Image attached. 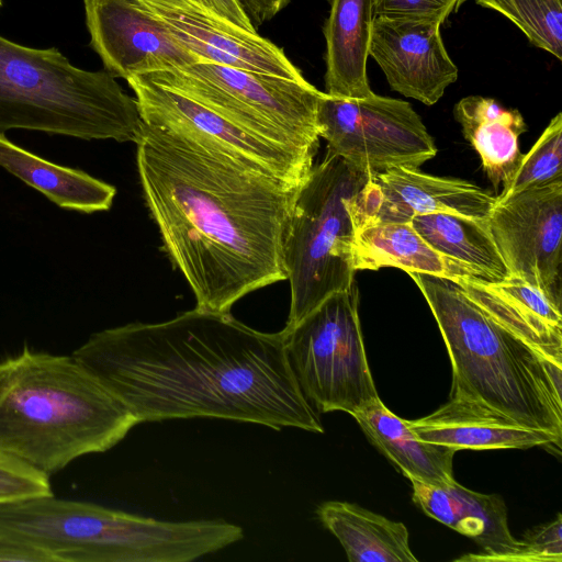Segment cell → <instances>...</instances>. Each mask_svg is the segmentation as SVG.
I'll list each match as a JSON object with an SVG mask.
<instances>
[{"mask_svg":"<svg viewBox=\"0 0 562 562\" xmlns=\"http://www.w3.org/2000/svg\"><path fill=\"white\" fill-rule=\"evenodd\" d=\"M488 225L509 276L561 307L562 179L497 200Z\"/></svg>","mask_w":562,"mask_h":562,"instance_id":"12","label":"cell"},{"mask_svg":"<svg viewBox=\"0 0 562 562\" xmlns=\"http://www.w3.org/2000/svg\"><path fill=\"white\" fill-rule=\"evenodd\" d=\"M424 295L452 367L451 392L562 439V366L494 319L454 281L407 272Z\"/></svg>","mask_w":562,"mask_h":562,"instance_id":"4","label":"cell"},{"mask_svg":"<svg viewBox=\"0 0 562 562\" xmlns=\"http://www.w3.org/2000/svg\"><path fill=\"white\" fill-rule=\"evenodd\" d=\"M140 122L136 99L108 71L83 70L57 48L0 36V135L29 130L124 143L135 142Z\"/></svg>","mask_w":562,"mask_h":562,"instance_id":"6","label":"cell"},{"mask_svg":"<svg viewBox=\"0 0 562 562\" xmlns=\"http://www.w3.org/2000/svg\"><path fill=\"white\" fill-rule=\"evenodd\" d=\"M176 90L240 127L312 160L317 153V104L324 92L306 80L198 61L140 75Z\"/></svg>","mask_w":562,"mask_h":562,"instance_id":"8","label":"cell"},{"mask_svg":"<svg viewBox=\"0 0 562 562\" xmlns=\"http://www.w3.org/2000/svg\"><path fill=\"white\" fill-rule=\"evenodd\" d=\"M509 19L529 42L562 59V0H475Z\"/></svg>","mask_w":562,"mask_h":562,"instance_id":"27","label":"cell"},{"mask_svg":"<svg viewBox=\"0 0 562 562\" xmlns=\"http://www.w3.org/2000/svg\"><path fill=\"white\" fill-rule=\"evenodd\" d=\"M0 536L55 562H190L231 546L235 529L222 519L158 520L53 494L0 503Z\"/></svg>","mask_w":562,"mask_h":562,"instance_id":"5","label":"cell"},{"mask_svg":"<svg viewBox=\"0 0 562 562\" xmlns=\"http://www.w3.org/2000/svg\"><path fill=\"white\" fill-rule=\"evenodd\" d=\"M422 440L458 450L528 449L557 445L553 434L527 428L469 395L450 392L447 403L427 416L406 420Z\"/></svg>","mask_w":562,"mask_h":562,"instance_id":"17","label":"cell"},{"mask_svg":"<svg viewBox=\"0 0 562 562\" xmlns=\"http://www.w3.org/2000/svg\"><path fill=\"white\" fill-rule=\"evenodd\" d=\"M562 518L558 517L530 530L520 540L517 562H561L562 561Z\"/></svg>","mask_w":562,"mask_h":562,"instance_id":"30","label":"cell"},{"mask_svg":"<svg viewBox=\"0 0 562 562\" xmlns=\"http://www.w3.org/2000/svg\"><path fill=\"white\" fill-rule=\"evenodd\" d=\"M1 2H2V0H0V5H1Z\"/></svg>","mask_w":562,"mask_h":562,"instance_id":"35","label":"cell"},{"mask_svg":"<svg viewBox=\"0 0 562 562\" xmlns=\"http://www.w3.org/2000/svg\"><path fill=\"white\" fill-rule=\"evenodd\" d=\"M409 223L435 250L471 267L484 280L502 281L509 276L488 220L430 213L414 216Z\"/></svg>","mask_w":562,"mask_h":562,"instance_id":"25","label":"cell"},{"mask_svg":"<svg viewBox=\"0 0 562 562\" xmlns=\"http://www.w3.org/2000/svg\"><path fill=\"white\" fill-rule=\"evenodd\" d=\"M316 127L328 153L371 176L395 167L419 169L437 154L432 137L408 102L374 92L364 99L324 92Z\"/></svg>","mask_w":562,"mask_h":562,"instance_id":"10","label":"cell"},{"mask_svg":"<svg viewBox=\"0 0 562 562\" xmlns=\"http://www.w3.org/2000/svg\"><path fill=\"white\" fill-rule=\"evenodd\" d=\"M454 282L494 319L562 366L561 307L543 291L514 276L502 281L464 278Z\"/></svg>","mask_w":562,"mask_h":562,"instance_id":"18","label":"cell"},{"mask_svg":"<svg viewBox=\"0 0 562 562\" xmlns=\"http://www.w3.org/2000/svg\"><path fill=\"white\" fill-rule=\"evenodd\" d=\"M233 25L257 33L235 0H191Z\"/></svg>","mask_w":562,"mask_h":562,"instance_id":"33","label":"cell"},{"mask_svg":"<svg viewBox=\"0 0 562 562\" xmlns=\"http://www.w3.org/2000/svg\"><path fill=\"white\" fill-rule=\"evenodd\" d=\"M134 143L145 202L196 308L229 313L286 280L282 239L296 188L143 120Z\"/></svg>","mask_w":562,"mask_h":562,"instance_id":"2","label":"cell"},{"mask_svg":"<svg viewBox=\"0 0 562 562\" xmlns=\"http://www.w3.org/2000/svg\"><path fill=\"white\" fill-rule=\"evenodd\" d=\"M447 487L458 499L460 519L457 531L472 538L484 550L483 554H470L459 560L517 562L520 540L509 531L502 496L471 491L457 481Z\"/></svg>","mask_w":562,"mask_h":562,"instance_id":"26","label":"cell"},{"mask_svg":"<svg viewBox=\"0 0 562 562\" xmlns=\"http://www.w3.org/2000/svg\"><path fill=\"white\" fill-rule=\"evenodd\" d=\"M369 177L326 151L295 189L282 239L291 293L283 330L355 283L352 246L364 221L362 191Z\"/></svg>","mask_w":562,"mask_h":562,"instance_id":"7","label":"cell"},{"mask_svg":"<svg viewBox=\"0 0 562 562\" xmlns=\"http://www.w3.org/2000/svg\"><path fill=\"white\" fill-rule=\"evenodd\" d=\"M352 261L356 271L393 267L406 273H426L452 281L483 279L471 267L435 250L409 222H379L360 227L352 246Z\"/></svg>","mask_w":562,"mask_h":562,"instance_id":"20","label":"cell"},{"mask_svg":"<svg viewBox=\"0 0 562 562\" xmlns=\"http://www.w3.org/2000/svg\"><path fill=\"white\" fill-rule=\"evenodd\" d=\"M201 61L304 81L284 52L257 33L244 31L191 0H138Z\"/></svg>","mask_w":562,"mask_h":562,"instance_id":"15","label":"cell"},{"mask_svg":"<svg viewBox=\"0 0 562 562\" xmlns=\"http://www.w3.org/2000/svg\"><path fill=\"white\" fill-rule=\"evenodd\" d=\"M322 524L340 542L350 562H417L404 524L357 504L329 501L317 508Z\"/></svg>","mask_w":562,"mask_h":562,"instance_id":"24","label":"cell"},{"mask_svg":"<svg viewBox=\"0 0 562 562\" xmlns=\"http://www.w3.org/2000/svg\"><path fill=\"white\" fill-rule=\"evenodd\" d=\"M356 283L333 294L282 333L293 373L308 402L322 413L353 416L379 397L359 318Z\"/></svg>","mask_w":562,"mask_h":562,"instance_id":"9","label":"cell"},{"mask_svg":"<svg viewBox=\"0 0 562 562\" xmlns=\"http://www.w3.org/2000/svg\"><path fill=\"white\" fill-rule=\"evenodd\" d=\"M144 122L168 130L248 170L297 188L313 167L312 159L271 143L194 99L142 76L126 80Z\"/></svg>","mask_w":562,"mask_h":562,"instance_id":"11","label":"cell"},{"mask_svg":"<svg viewBox=\"0 0 562 562\" xmlns=\"http://www.w3.org/2000/svg\"><path fill=\"white\" fill-rule=\"evenodd\" d=\"M0 561L55 562V559L25 541L0 536Z\"/></svg>","mask_w":562,"mask_h":562,"instance_id":"32","label":"cell"},{"mask_svg":"<svg viewBox=\"0 0 562 562\" xmlns=\"http://www.w3.org/2000/svg\"><path fill=\"white\" fill-rule=\"evenodd\" d=\"M562 179V114L558 113L531 149L522 155L497 200Z\"/></svg>","mask_w":562,"mask_h":562,"instance_id":"28","label":"cell"},{"mask_svg":"<svg viewBox=\"0 0 562 562\" xmlns=\"http://www.w3.org/2000/svg\"><path fill=\"white\" fill-rule=\"evenodd\" d=\"M441 21L375 16L369 55L392 90L432 105L458 79L440 34Z\"/></svg>","mask_w":562,"mask_h":562,"instance_id":"14","label":"cell"},{"mask_svg":"<svg viewBox=\"0 0 562 562\" xmlns=\"http://www.w3.org/2000/svg\"><path fill=\"white\" fill-rule=\"evenodd\" d=\"M368 439L407 479L445 487L456 480L452 472L454 449L419 439L406 419L393 414L374 398L352 416Z\"/></svg>","mask_w":562,"mask_h":562,"instance_id":"21","label":"cell"},{"mask_svg":"<svg viewBox=\"0 0 562 562\" xmlns=\"http://www.w3.org/2000/svg\"><path fill=\"white\" fill-rule=\"evenodd\" d=\"M71 356L137 419L221 418L323 434L281 331L193 308L93 333Z\"/></svg>","mask_w":562,"mask_h":562,"instance_id":"1","label":"cell"},{"mask_svg":"<svg viewBox=\"0 0 562 562\" xmlns=\"http://www.w3.org/2000/svg\"><path fill=\"white\" fill-rule=\"evenodd\" d=\"M463 0H376L375 16L431 19L443 22Z\"/></svg>","mask_w":562,"mask_h":562,"instance_id":"31","label":"cell"},{"mask_svg":"<svg viewBox=\"0 0 562 562\" xmlns=\"http://www.w3.org/2000/svg\"><path fill=\"white\" fill-rule=\"evenodd\" d=\"M85 9L90 45L114 78L201 61L138 0H85Z\"/></svg>","mask_w":562,"mask_h":562,"instance_id":"13","label":"cell"},{"mask_svg":"<svg viewBox=\"0 0 562 562\" xmlns=\"http://www.w3.org/2000/svg\"><path fill=\"white\" fill-rule=\"evenodd\" d=\"M137 424L71 355L24 345L0 361V451L48 476L110 450Z\"/></svg>","mask_w":562,"mask_h":562,"instance_id":"3","label":"cell"},{"mask_svg":"<svg viewBox=\"0 0 562 562\" xmlns=\"http://www.w3.org/2000/svg\"><path fill=\"white\" fill-rule=\"evenodd\" d=\"M376 0H330L324 26L325 87L329 95L364 99L373 92L367 76Z\"/></svg>","mask_w":562,"mask_h":562,"instance_id":"19","label":"cell"},{"mask_svg":"<svg viewBox=\"0 0 562 562\" xmlns=\"http://www.w3.org/2000/svg\"><path fill=\"white\" fill-rule=\"evenodd\" d=\"M53 495L48 475L0 451V503Z\"/></svg>","mask_w":562,"mask_h":562,"instance_id":"29","label":"cell"},{"mask_svg":"<svg viewBox=\"0 0 562 562\" xmlns=\"http://www.w3.org/2000/svg\"><path fill=\"white\" fill-rule=\"evenodd\" d=\"M362 196V226L409 222L414 216L430 213L488 220L497 202L496 196L467 180L431 176L406 167L370 175Z\"/></svg>","mask_w":562,"mask_h":562,"instance_id":"16","label":"cell"},{"mask_svg":"<svg viewBox=\"0 0 562 562\" xmlns=\"http://www.w3.org/2000/svg\"><path fill=\"white\" fill-rule=\"evenodd\" d=\"M453 113L464 138L479 154L487 178L497 189L512 177L522 157L519 136L527 131L522 115L481 95L461 99Z\"/></svg>","mask_w":562,"mask_h":562,"instance_id":"23","label":"cell"},{"mask_svg":"<svg viewBox=\"0 0 562 562\" xmlns=\"http://www.w3.org/2000/svg\"><path fill=\"white\" fill-rule=\"evenodd\" d=\"M243 13L256 30L272 19L290 0H235Z\"/></svg>","mask_w":562,"mask_h":562,"instance_id":"34","label":"cell"},{"mask_svg":"<svg viewBox=\"0 0 562 562\" xmlns=\"http://www.w3.org/2000/svg\"><path fill=\"white\" fill-rule=\"evenodd\" d=\"M0 167L34 188L57 206L81 213L108 211L114 186L83 170L57 165L0 135Z\"/></svg>","mask_w":562,"mask_h":562,"instance_id":"22","label":"cell"}]
</instances>
